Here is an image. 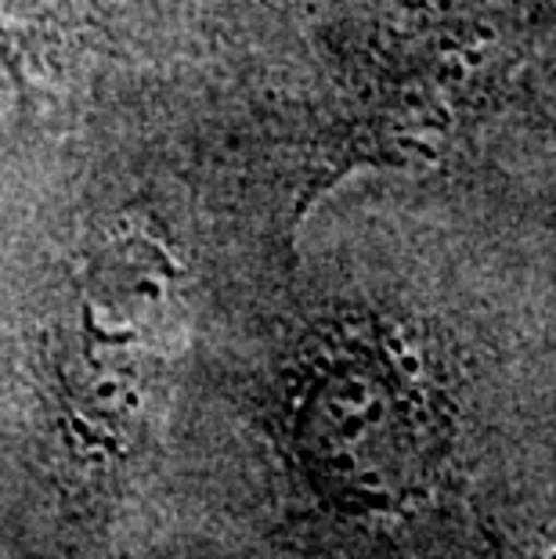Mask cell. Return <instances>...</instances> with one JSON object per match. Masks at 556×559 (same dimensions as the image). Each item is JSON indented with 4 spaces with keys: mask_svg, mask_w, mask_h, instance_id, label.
I'll list each match as a JSON object with an SVG mask.
<instances>
[{
    "mask_svg": "<svg viewBox=\"0 0 556 559\" xmlns=\"http://www.w3.org/2000/svg\"><path fill=\"white\" fill-rule=\"evenodd\" d=\"M492 559H556V531H517L495 520H484Z\"/></svg>",
    "mask_w": 556,
    "mask_h": 559,
    "instance_id": "2",
    "label": "cell"
},
{
    "mask_svg": "<svg viewBox=\"0 0 556 559\" xmlns=\"http://www.w3.org/2000/svg\"><path fill=\"white\" fill-rule=\"evenodd\" d=\"M0 11H4V0H0Z\"/></svg>",
    "mask_w": 556,
    "mask_h": 559,
    "instance_id": "3",
    "label": "cell"
},
{
    "mask_svg": "<svg viewBox=\"0 0 556 559\" xmlns=\"http://www.w3.org/2000/svg\"><path fill=\"white\" fill-rule=\"evenodd\" d=\"M282 437L329 513L383 523L441 491L456 412L441 365L409 329L351 318L318 332L293 365Z\"/></svg>",
    "mask_w": 556,
    "mask_h": 559,
    "instance_id": "1",
    "label": "cell"
}]
</instances>
